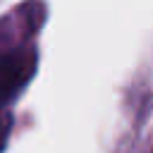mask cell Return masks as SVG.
Masks as SVG:
<instances>
[{
	"label": "cell",
	"mask_w": 153,
	"mask_h": 153,
	"mask_svg": "<svg viewBox=\"0 0 153 153\" xmlns=\"http://www.w3.org/2000/svg\"><path fill=\"white\" fill-rule=\"evenodd\" d=\"M5 134H7V122H0V148H2V141H5Z\"/></svg>",
	"instance_id": "cell-2"
},
{
	"label": "cell",
	"mask_w": 153,
	"mask_h": 153,
	"mask_svg": "<svg viewBox=\"0 0 153 153\" xmlns=\"http://www.w3.org/2000/svg\"><path fill=\"white\" fill-rule=\"evenodd\" d=\"M33 55L26 50H12L0 55V108L14 98L33 74Z\"/></svg>",
	"instance_id": "cell-1"
}]
</instances>
